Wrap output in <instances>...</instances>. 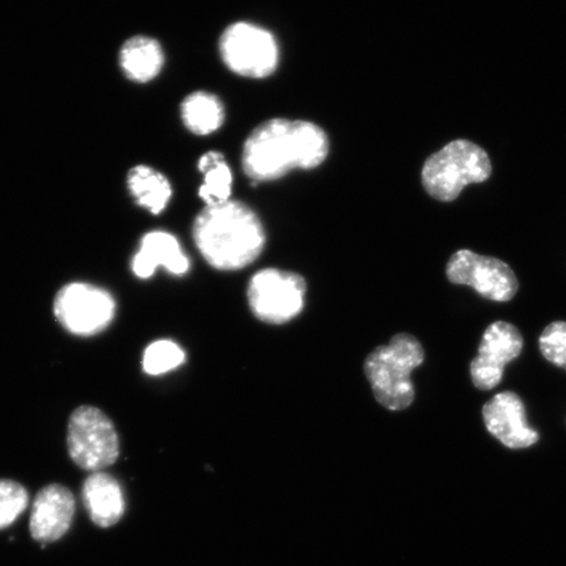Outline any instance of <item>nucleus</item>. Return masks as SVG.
I'll return each instance as SVG.
<instances>
[{
  "label": "nucleus",
  "instance_id": "obj_1",
  "mask_svg": "<svg viewBox=\"0 0 566 566\" xmlns=\"http://www.w3.org/2000/svg\"><path fill=\"white\" fill-rule=\"evenodd\" d=\"M329 153L327 134L303 119L273 118L261 124L248 137L243 148V168L251 180L273 181L293 169H314Z\"/></svg>",
  "mask_w": 566,
  "mask_h": 566
},
{
  "label": "nucleus",
  "instance_id": "obj_2",
  "mask_svg": "<svg viewBox=\"0 0 566 566\" xmlns=\"http://www.w3.org/2000/svg\"><path fill=\"white\" fill-rule=\"evenodd\" d=\"M193 240L205 261L222 272L251 265L266 243L264 226L256 212L232 200L205 207L193 223Z\"/></svg>",
  "mask_w": 566,
  "mask_h": 566
},
{
  "label": "nucleus",
  "instance_id": "obj_3",
  "mask_svg": "<svg viewBox=\"0 0 566 566\" xmlns=\"http://www.w3.org/2000/svg\"><path fill=\"white\" fill-rule=\"evenodd\" d=\"M424 360L421 343L409 334H399L388 345L367 356L364 370L375 399L388 410H405L413 405L416 392L410 375Z\"/></svg>",
  "mask_w": 566,
  "mask_h": 566
},
{
  "label": "nucleus",
  "instance_id": "obj_4",
  "mask_svg": "<svg viewBox=\"0 0 566 566\" xmlns=\"http://www.w3.org/2000/svg\"><path fill=\"white\" fill-rule=\"evenodd\" d=\"M491 175L492 163L484 148L469 139H457L430 155L422 167L421 181L434 200L452 202L467 186L485 182Z\"/></svg>",
  "mask_w": 566,
  "mask_h": 566
},
{
  "label": "nucleus",
  "instance_id": "obj_5",
  "mask_svg": "<svg viewBox=\"0 0 566 566\" xmlns=\"http://www.w3.org/2000/svg\"><path fill=\"white\" fill-rule=\"evenodd\" d=\"M307 283L301 274L269 268L253 275L247 289L252 314L266 324H286L306 302Z\"/></svg>",
  "mask_w": 566,
  "mask_h": 566
},
{
  "label": "nucleus",
  "instance_id": "obj_6",
  "mask_svg": "<svg viewBox=\"0 0 566 566\" xmlns=\"http://www.w3.org/2000/svg\"><path fill=\"white\" fill-rule=\"evenodd\" d=\"M67 448L71 459L82 470L102 472L119 454L116 428L101 409L80 407L70 417Z\"/></svg>",
  "mask_w": 566,
  "mask_h": 566
},
{
  "label": "nucleus",
  "instance_id": "obj_7",
  "mask_svg": "<svg viewBox=\"0 0 566 566\" xmlns=\"http://www.w3.org/2000/svg\"><path fill=\"white\" fill-rule=\"evenodd\" d=\"M222 60L232 73L263 80L277 70L280 48L274 35L256 24H232L222 34Z\"/></svg>",
  "mask_w": 566,
  "mask_h": 566
},
{
  "label": "nucleus",
  "instance_id": "obj_8",
  "mask_svg": "<svg viewBox=\"0 0 566 566\" xmlns=\"http://www.w3.org/2000/svg\"><path fill=\"white\" fill-rule=\"evenodd\" d=\"M116 303L105 290L88 283H70L54 300V314L71 334L96 335L115 317Z\"/></svg>",
  "mask_w": 566,
  "mask_h": 566
},
{
  "label": "nucleus",
  "instance_id": "obj_9",
  "mask_svg": "<svg viewBox=\"0 0 566 566\" xmlns=\"http://www.w3.org/2000/svg\"><path fill=\"white\" fill-rule=\"evenodd\" d=\"M446 275L454 285L470 286L485 300L509 302L518 293L520 282L513 269L504 261L481 256L470 250L452 254Z\"/></svg>",
  "mask_w": 566,
  "mask_h": 566
},
{
  "label": "nucleus",
  "instance_id": "obj_10",
  "mask_svg": "<svg viewBox=\"0 0 566 566\" xmlns=\"http://www.w3.org/2000/svg\"><path fill=\"white\" fill-rule=\"evenodd\" d=\"M523 337L515 325L495 322L484 332L479 354L470 366L473 386L481 391L497 387L504 378L505 367L521 356Z\"/></svg>",
  "mask_w": 566,
  "mask_h": 566
},
{
  "label": "nucleus",
  "instance_id": "obj_11",
  "mask_svg": "<svg viewBox=\"0 0 566 566\" xmlns=\"http://www.w3.org/2000/svg\"><path fill=\"white\" fill-rule=\"evenodd\" d=\"M483 417L488 431L509 449H527L539 441V433L528 427L525 405L515 392L493 396L483 407Z\"/></svg>",
  "mask_w": 566,
  "mask_h": 566
},
{
  "label": "nucleus",
  "instance_id": "obj_12",
  "mask_svg": "<svg viewBox=\"0 0 566 566\" xmlns=\"http://www.w3.org/2000/svg\"><path fill=\"white\" fill-rule=\"evenodd\" d=\"M75 513V500L66 486L51 484L41 490L33 501L31 534L46 544L66 535Z\"/></svg>",
  "mask_w": 566,
  "mask_h": 566
},
{
  "label": "nucleus",
  "instance_id": "obj_13",
  "mask_svg": "<svg viewBox=\"0 0 566 566\" xmlns=\"http://www.w3.org/2000/svg\"><path fill=\"white\" fill-rule=\"evenodd\" d=\"M165 268L175 275L186 274L190 260L172 233L153 231L140 240L139 251L132 261L134 274L142 280L150 279L155 269Z\"/></svg>",
  "mask_w": 566,
  "mask_h": 566
},
{
  "label": "nucleus",
  "instance_id": "obj_14",
  "mask_svg": "<svg viewBox=\"0 0 566 566\" xmlns=\"http://www.w3.org/2000/svg\"><path fill=\"white\" fill-rule=\"evenodd\" d=\"M83 502L95 525L111 527L123 518L125 500L118 481L105 472H94L83 484Z\"/></svg>",
  "mask_w": 566,
  "mask_h": 566
},
{
  "label": "nucleus",
  "instance_id": "obj_15",
  "mask_svg": "<svg viewBox=\"0 0 566 566\" xmlns=\"http://www.w3.org/2000/svg\"><path fill=\"white\" fill-rule=\"evenodd\" d=\"M119 66L127 80L148 83L154 81L165 66V53L157 40L147 35H134L125 41L119 51Z\"/></svg>",
  "mask_w": 566,
  "mask_h": 566
},
{
  "label": "nucleus",
  "instance_id": "obj_16",
  "mask_svg": "<svg viewBox=\"0 0 566 566\" xmlns=\"http://www.w3.org/2000/svg\"><path fill=\"white\" fill-rule=\"evenodd\" d=\"M127 187L139 207L153 214H160L172 197V187L167 177L148 166H137L127 175Z\"/></svg>",
  "mask_w": 566,
  "mask_h": 566
},
{
  "label": "nucleus",
  "instance_id": "obj_17",
  "mask_svg": "<svg viewBox=\"0 0 566 566\" xmlns=\"http://www.w3.org/2000/svg\"><path fill=\"white\" fill-rule=\"evenodd\" d=\"M181 118L187 129L196 136H210L224 123L223 104L209 92H195L182 102Z\"/></svg>",
  "mask_w": 566,
  "mask_h": 566
},
{
  "label": "nucleus",
  "instance_id": "obj_18",
  "mask_svg": "<svg viewBox=\"0 0 566 566\" xmlns=\"http://www.w3.org/2000/svg\"><path fill=\"white\" fill-rule=\"evenodd\" d=\"M198 169L203 175V184L198 196L207 207H216L230 201L232 193V171L223 155L218 151L203 154L198 160Z\"/></svg>",
  "mask_w": 566,
  "mask_h": 566
},
{
  "label": "nucleus",
  "instance_id": "obj_19",
  "mask_svg": "<svg viewBox=\"0 0 566 566\" xmlns=\"http://www.w3.org/2000/svg\"><path fill=\"white\" fill-rule=\"evenodd\" d=\"M186 360V353L174 342L160 339L147 346L144 370L148 375H161L177 369Z\"/></svg>",
  "mask_w": 566,
  "mask_h": 566
},
{
  "label": "nucleus",
  "instance_id": "obj_20",
  "mask_svg": "<svg viewBox=\"0 0 566 566\" xmlns=\"http://www.w3.org/2000/svg\"><path fill=\"white\" fill-rule=\"evenodd\" d=\"M30 495L23 485L12 480H0V530L9 527L23 513Z\"/></svg>",
  "mask_w": 566,
  "mask_h": 566
},
{
  "label": "nucleus",
  "instance_id": "obj_21",
  "mask_svg": "<svg viewBox=\"0 0 566 566\" xmlns=\"http://www.w3.org/2000/svg\"><path fill=\"white\" fill-rule=\"evenodd\" d=\"M542 356L566 371V323H551L539 337Z\"/></svg>",
  "mask_w": 566,
  "mask_h": 566
}]
</instances>
